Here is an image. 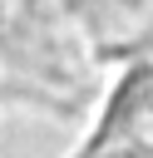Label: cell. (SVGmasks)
<instances>
[{
  "instance_id": "6da1fadb",
  "label": "cell",
  "mask_w": 153,
  "mask_h": 158,
  "mask_svg": "<svg viewBox=\"0 0 153 158\" xmlns=\"http://www.w3.org/2000/svg\"><path fill=\"white\" fill-rule=\"evenodd\" d=\"M104 74L64 0H0V118L84 123Z\"/></svg>"
},
{
  "instance_id": "7a4b0ae2",
  "label": "cell",
  "mask_w": 153,
  "mask_h": 158,
  "mask_svg": "<svg viewBox=\"0 0 153 158\" xmlns=\"http://www.w3.org/2000/svg\"><path fill=\"white\" fill-rule=\"evenodd\" d=\"M64 158H153V54L123 59L104 74Z\"/></svg>"
},
{
  "instance_id": "3957f363",
  "label": "cell",
  "mask_w": 153,
  "mask_h": 158,
  "mask_svg": "<svg viewBox=\"0 0 153 158\" xmlns=\"http://www.w3.org/2000/svg\"><path fill=\"white\" fill-rule=\"evenodd\" d=\"M104 69L153 54V0H64Z\"/></svg>"
}]
</instances>
